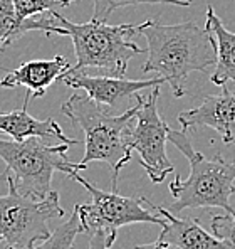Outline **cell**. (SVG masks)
I'll list each match as a JSON object with an SVG mask.
<instances>
[{"mask_svg":"<svg viewBox=\"0 0 235 249\" xmlns=\"http://www.w3.org/2000/svg\"><path fill=\"white\" fill-rule=\"evenodd\" d=\"M136 123H133L130 135L131 150L138 153L139 165L145 168L153 184H161L165 177L175 174V167L167 155V142L170 126L158 113L160 86H155L148 98L136 93Z\"/></svg>","mask_w":235,"mask_h":249,"instance_id":"cell-8","label":"cell"},{"mask_svg":"<svg viewBox=\"0 0 235 249\" xmlns=\"http://www.w3.org/2000/svg\"><path fill=\"white\" fill-rule=\"evenodd\" d=\"M72 2L76 0H14V7L20 19H27V17L42 16L57 9H64Z\"/></svg>","mask_w":235,"mask_h":249,"instance_id":"cell-18","label":"cell"},{"mask_svg":"<svg viewBox=\"0 0 235 249\" xmlns=\"http://www.w3.org/2000/svg\"><path fill=\"white\" fill-rule=\"evenodd\" d=\"M54 20L56 19L52 12L42 14L39 17L35 16L20 19L14 7V0H0V51H3L7 46H10L31 31L46 32L47 36H69L67 29H64L62 25H56Z\"/></svg>","mask_w":235,"mask_h":249,"instance_id":"cell-14","label":"cell"},{"mask_svg":"<svg viewBox=\"0 0 235 249\" xmlns=\"http://www.w3.org/2000/svg\"><path fill=\"white\" fill-rule=\"evenodd\" d=\"M212 231L218 239L225 241L230 248L235 249V214H222L212 217Z\"/></svg>","mask_w":235,"mask_h":249,"instance_id":"cell-19","label":"cell"},{"mask_svg":"<svg viewBox=\"0 0 235 249\" xmlns=\"http://www.w3.org/2000/svg\"><path fill=\"white\" fill-rule=\"evenodd\" d=\"M74 126L84 133V157L79 162L81 170L93 162L108 163L113 168V190H116L121 168L131 160L130 135L136 116L138 103L123 115H109L106 106L96 103L87 94H72L61 106Z\"/></svg>","mask_w":235,"mask_h":249,"instance_id":"cell-2","label":"cell"},{"mask_svg":"<svg viewBox=\"0 0 235 249\" xmlns=\"http://www.w3.org/2000/svg\"><path fill=\"white\" fill-rule=\"evenodd\" d=\"M72 180L81 184L91 194V200L86 204H78L79 219L83 234H93L96 231H104L113 239L118 237V231L130 224H156L163 226L165 217L160 214H151L143 207V197H124L116 190H102L81 177L79 172L71 175Z\"/></svg>","mask_w":235,"mask_h":249,"instance_id":"cell-7","label":"cell"},{"mask_svg":"<svg viewBox=\"0 0 235 249\" xmlns=\"http://www.w3.org/2000/svg\"><path fill=\"white\" fill-rule=\"evenodd\" d=\"M138 32L148 42L143 72L163 76L175 98L185 96L186 79L192 72H203L217 62L214 36L195 22L167 25L148 19L139 24Z\"/></svg>","mask_w":235,"mask_h":249,"instance_id":"cell-1","label":"cell"},{"mask_svg":"<svg viewBox=\"0 0 235 249\" xmlns=\"http://www.w3.org/2000/svg\"><path fill=\"white\" fill-rule=\"evenodd\" d=\"M168 142H171L190 163L188 178L182 180L178 175L170 182L173 204L171 212L185 211L198 207H220L225 212L235 214L230 206V197L235 194V162H227L220 155L207 159L193 148L186 130L168 131Z\"/></svg>","mask_w":235,"mask_h":249,"instance_id":"cell-3","label":"cell"},{"mask_svg":"<svg viewBox=\"0 0 235 249\" xmlns=\"http://www.w3.org/2000/svg\"><path fill=\"white\" fill-rule=\"evenodd\" d=\"M150 209L163 215L165 224L161 226L160 239L175 244L178 249H232L225 241L218 239L215 234L207 232L195 219H180L168 209L156 206L143 197Z\"/></svg>","mask_w":235,"mask_h":249,"instance_id":"cell-11","label":"cell"},{"mask_svg":"<svg viewBox=\"0 0 235 249\" xmlns=\"http://www.w3.org/2000/svg\"><path fill=\"white\" fill-rule=\"evenodd\" d=\"M71 145H46L39 137L24 142L0 138V159L5 163L3 177L10 178L20 194L34 199H46L52 192L54 172L71 177L81 172L79 162L67 159Z\"/></svg>","mask_w":235,"mask_h":249,"instance_id":"cell-5","label":"cell"},{"mask_svg":"<svg viewBox=\"0 0 235 249\" xmlns=\"http://www.w3.org/2000/svg\"><path fill=\"white\" fill-rule=\"evenodd\" d=\"M0 241H2V239H0Z\"/></svg>","mask_w":235,"mask_h":249,"instance_id":"cell-22","label":"cell"},{"mask_svg":"<svg viewBox=\"0 0 235 249\" xmlns=\"http://www.w3.org/2000/svg\"><path fill=\"white\" fill-rule=\"evenodd\" d=\"M52 16L59 25L67 29L72 39L76 54L72 71L96 69L104 76L124 78L133 56L145 53V49L134 42V36L139 34V24L109 25L93 19L84 24H76L62 17L57 10H54Z\"/></svg>","mask_w":235,"mask_h":249,"instance_id":"cell-4","label":"cell"},{"mask_svg":"<svg viewBox=\"0 0 235 249\" xmlns=\"http://www.w3.org/2000/svg\"><path fill=\"white\" fill-rule=\"evenodd\" d=\"M205 29L214 36L215 39V51H217V62L215 71L212 72L210 81L215 86L227 88V83H235V32L229 31L218 19L214 7L208 5L207 9V22Z\"/></svg>","mask_w":235,"mask_h":249,"instance_id":"cell-15","label":"cell"},{"mask_svg":"<svg viewBox=\"0 0 235 249\" xmlns=\"http://www.w3.org/2000/svg\"><path fill=\"white\" fill-rule=\"evenodd\" d=\"M81 232H83V228H81L79 209L78 204H76L74 211L69 215L67 221L59 226L54 232H50V236L47 239L40 241V244H34V246L24 248V249H74L76 236ZM7 249H14V248H7Z\"/></svg>","mask_w":235,"mask_h":249,"instance_id":"cell-16","label":"cell"},{"mask_svg":"<svg viewBox=\"0 0 235 249\" xmlns=\"http://www.w3.org/2000/svg\"><path fill=\"white\" fill-rule=\"evenodd\" d=\"M9 194L0 196V239L7 248L24 249L50 236L49 221L64 217L66 211L59 202L56 190L46 199H34L19 192L10 178Z\"/></svg>","mask_w":235,"mask_h":249,"instance_id":"cell-6","label":"cell"},{"mask_svg":"<svg viewBox=\"0 0 235 249\" xmlns=\"http://www.w3.org/2000/svg\"><path fill=\"white\" fill-rule=\"evenodd\" d=\"M134 249H178V248H176L175 244L167 243V241H163V239H160V237H158L155 243L139 244V246H134Z\"/></svg>","mask_w":235,"mask_h":249,"instance_id":"cell-21","label":"cell"},{"mask_svg":"<svg viewBox=\"0 0 235 249\" xmlns=\"http://www.w3.org/2000/svg\"><path fill=\"white\" fill-rule=\"evenodd\" d=\"M94 10H93V20L106 22L111 17L115 10L121 7L130 5H143V3H168V5H178V7H190L192 0H93Z\"/></svg>","mask_w":235,"mask_h":249,"instance_id":"cell-17","label":"cell"},{"mask_svg":"<svg viewBox=\"0 0 235 249\" xmlns=\"http://www.w3.org/2000/svg\"><path fill=\"white\" fill-rule=\"evenodd\" d=\"M222 94H208L200 106L178 115L182 130L208 126L222 137L223 143L235 142V94L222 88Z\"/></svg>","mask_w":235,"mask_h":249,"instance_id":"cell-10","label":"cell"},{"mask_svg":"<svg viewBox=\"0 0 235 249\" xmlns=\"http://www.w3.org/2000/svg\"><path fill=\"white\" fill-rule=\"evenodd\" d=\"M59 83L66 84L74 89H83L89 98H93L96 103L102 106H115L118 101L130 98L148 88L161 86L167 83L163 76L151 79H126V78H115V76H89L86 71H72L67 72L57 79Z\"/></svg>","mask_w":235,"mask_h":249,"instance_id":"cell-9","label":"cell"},{"mask_svg":"<svg viewBox=\"0 0 235 249\" xmlns=\"http://www.w3.org/2000/svg\"><path fill=\"white\" fill-rule=\"evenodd\" d=\"M89 249H111L116 239L104 232V231H96V232L89 234Z\"/></svg>","mask_w":235,"mask_h":249,"instance_id":"cell-20","label":"cell"},{"mask_svg":"<svg viewBox=\"0 0 235 249\" xmlns=\"http://www.w3.org/2000/svg\"><path fill=\"white\" fill-rule=\"evenodd\" d=\"M69 69L71 64L64 56H56L54 59L29 61L7 72L0 79V88H27L32 98H40L46 94L47 88L52 86L54 81H57Z\"/></svg>","mask_w":235,"mask_h":249,"instance_id":"cell-12","label":"cell"},{"mask_svg":"<svg viewBox=\"0 0 235 249\" xmlns=\"http://www.w3.org/2000/svg\"><path fill=\"white\" fill-rule=\"evenodd\" d=\"M31 93L24 100V106L20 109H14L10 113H0V133H5L12 137L17 142H24L31 137L39 138H56L62 143L78 145V140L67 138L59 126V123L54 118L37 120L27 111L29 101H31Z\"/></svg>","mask_w":235,"mask_h":249,"instance_id":"cell-13","label":"cell"}]
</instances>
